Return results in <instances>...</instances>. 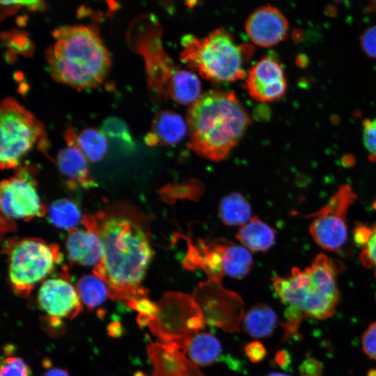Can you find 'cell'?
Listing matches in <instances>:
<instances>
[{"instance_id":"6da1fadb","label":"cell","mask_w":376,"mask_h":376,"mask_svg":"<svg viewBox=\"0 0 376 376\" xmlns=\"http://www.w3.org/2000/svg\"><path fill=\"white\" fill-rule=\"evenodd\" d=\"M97 218L104 244L101 261L93 267V274L107 285L109 296L125 301L147 297L141 286L152 257L148 230L142 224L125 216L106 215Z\"/></svg>"},{"instance_id":"7a4b0ae2","label":"cell","mask_w":376,"mask_h":376,"mask_svg":"<svg viewBox=\"0 0 376 376\" xmlns=\"http://www.w3.org/2000/svg\"><path fill=\"white\" fill-rule=\"evenodd\" d=\"M250 121L234 92L207 91L187 111L189 147L201 157L221 161L242 139Z\"/></svg>"},{"instance_id":"3957f363","label":"cell","mask_w":376,"mask_h":376,"mask_svg":"<svg viewBox=\"0 0 376 376\" xmlns=\"http://www.w3.org/2000/svg\"><path fill=\"white\" fill-rule=\"evenodd\" d=\"M52 36L54 42L45 58L55 80L79 89L95 87L104 80L110 55L95 26H63Z\"/></svg>"},{"instance_id":"277c9868","label":"cell","mask_w":376,"mask_h":376,"mask_svg":"<svg viewBox=\"0 0 376 376\" xmlns=\"http://www.w3.org/2000/svg\"><path fill=\"white\" fill-rule=\"evenodd\" d=\"M336 273L334 262L320 254L304 269L295 267L288 276L273 277V288L301 318L324 319L335 312L340 300Z\"/></svg>"},{"instance_id":"5b68a950","label":"cell","mask_w":376,"mask_h":376,"mask_svg":"<svg viewBox=\"0 0 376 376\" xmlns=\"http://www.w3.org/2000/svg\"><path fill=\"white\" fill-rule=\"evenodd\" d=\"M181 45V61L212 81H233L245 77L244 68L255 50L249 43L237 42L224 28L202 38L186 34Z\"/></svg>"},{"instance_id":"8992f818","label":"cell","mask_w":376,"mask_h":376,"mask_svg":"<svg viewBox=\"0 0 376 376\" xmlns=\"http://www.w3.org/2000/svg\"><path fill=\"white\" fill-rule=\"evenodd\" d=\"M8 254V276L17 295L28 296L34 286L60 264L63 256L56 244L38 238L10 241L5 245Z\"/></svg>"},{"instance_id":"52a82bcc","label":"cell","mask_w":376,"mask_h":376,"mask_svg":"<svg viewBox=\"0 0 376 376\" xmlns=\"http://www.w3.org/2000/svg\"><path fill=\"white\" fill-rule=\"evenodd\" d=\"M157 304L156 315L144 327L161 343L187 353L190 341L205 324L198 305L192 296L179 292H166Z\"/></svg>"},{"instance_id":"ba28073f","label":"cell","mask_w":376,"mask_h":376,"mask_svg":"<svg viewBox=\"0 0 376 376\" xmlns=\"http://www.w3.org/2000/svg\"><path fill=\"white\" fill-rule=\"evenodd\" d=\"M43 133V125L24 107L12 97L3 100L0 107L1 168L17 167Z\"/></svg>"},{"instance_id":"9c48e42d","label":"cell","mask_w":376,"mask_h":376,"mask_svg":"<svg viewBox=\"0 0 376 376\" xmlns=\"http://www.w3.org/2000/svg\"><path fill=\"white\" fill-rule=\"evenodd\" d=\"M192 297L200 308L205 324L233 333L240 330L244 316V304L235 292L224 288L220 281L201 283Z\"/></svg>"},{"instance_id":"30bf717a","label":"cell","mask_w":376,"mask_h":376,"mask_svg":"<svg viewBox=\"0 0 376 376\" xmlns=\"http://www.w3.org/2000/svg\"><path fill=\"white\" fill-rule=\"evenodd\" d=\"M246 255L244 248L226 240L189 244L184 265L188 269L201 267L209 279L221 281L223 276H236L244 267Z\"/></svg>"},{"instance_id":"8fae6325","label":"cell","mask_w":376,"mask_h":376,"mask_svg":"<svg viewBox=\"0 0 376 376\" xmlns=\"http://www.w3.org/2000/svg\"><path fill=\"white\" fill-rule=\"evenodd\" d=\"M356 196L349 185H342L328 203L313 214L310 233L322 249L338 251L347 235L346 214Z\"/></svg>"},{"instance_id":"7c38bea8","label":"cell","mask_w":376,"mask_h":376,"mask_svg":"<svg viewBox=\"0 0 376 376\" xmlns=\"http://www.w3.org/2000/svg\"><path fill=\"white\" fill-rule=\"evenodd\" d=\"M0 202L1 219L7 222L14 219L29 221L46 214L36 184L25 170L1 182Z\"/></svg>"},{"instance_id":"4fadbf2b","label":"cell","mask_w":376,"mask_h":376,"mask_svg":"<svg viewBox=\"0 0 376 376\" xmlns=\"http://www.w3.org/2000/svg\"><path fill=\"white\" fill-rule=\"evenodd\" d=\"M245 88L254 100L265 102L282 97L287 88L281 65L269 57H264L247 72Z\"/></svg>"},{"instance_id":"5bb4252c","label":"cell","mask_w":376,"mask_h":376,"mask_svg":"<svg viewBox=\"0 0 376 376\" xmlns=\"http://www.w3.org/2000/svg\"><path fill=\"white\" fill-rule=\"evenodd\" d=\"M38 301L54 321L73 318L81 310V299L77 289L63 277L45 280L39 289Z\"/></svg>"},{"instance_id":"9a60e30c","label":"cell","mask_w":376,"mask_h":376,"mask_svg":"<svg viewBox=\"0 0 376 376\" xmlns=\"http://www.w3.org/2000/svg\"><path fill=\"white\" fill-rule=\"evenodd\" d=\"M84 228L70 230L66 249L71 262L84 266H96L104 254V244L95 217L86 215L81 220Z\"/></svg>"},{"instance_id":"2e32d148","label":"cell","mask_w":376,"mask_h":376,"mask_svg":"<svg viewBox=\"0 0 376 376\" xmlns=\"http://www.w3.org/2000/svg\"><path fill=\"white\" fill-rule=\"evenodd\" d=\"M288 28L285 16L269 4L254 10L245 23L246 32L251 41L265 47L273 46L284 40Z\"/></svg>"},{"instance_id":"e0dca14e","label":"cell","mask_w":376,"mask_h":376,"mask_svg":"<svg viewBox=\"0 0 376 376\" xmlns=\"http://www.w3.org/2000/svg\"><path fill=\"white\" fill-rule=\"evenodd\" d=\"M65 139L67 146L58 152L57 165L68 185L73 189L96 187L97 183L88 169V160L79 148L77 136L71 127L66 130Z\"/></svg>"},{"instance_id":"ac0fdd59","label":"cell","mask_w":376,"mask_h":376,"mask_svg":"<svg viewBox=\"0 0 376 376\" xmlns=\"http://www.w3.org/2000/svg\"><path fill=\"white\" fill-rule=\"evenodd\" d=\"M147 353L153 367L151 376H206L185 352L172 345L153 343Z\"/></svg>"},{"instance_id":"d6986e66","label":"cell","mask_w":376,"mask_h":376,"mask_svg":"<svg viewBox=\"0 0 376 376\" xmlns=\"http://www.w3.org/2000/svg\"><path fill=\"white\" fill-rule=\"evenodd\" d=\"M187 128V122L179 114L173 111H162L155 116L145 141L150 146L174 145L183 139Z\"/></svg>"},{"instance_id":"ffe728a7","label":"cell","mask_w":376,"mask_h":376,"mask_svg":"<svg viewBox=\"0 0 376 376\" xmlns=\"http://www.w3.org/2000/svg\"><path fill=\"white\" fill-rule=\"evenodd\" d=\"M236 238L247 249L266 251L274 244L275 233L265 222L257 217H253L240 227Z\"/></svg>"},{"instance_id":"44dd1931","label":"cell","mask_w":376,"mask_h":376,"mask_svg":"<svg viewBox=\"0 0 376 376\" xmlns=\"http://www.w3.org/2000/svg\"><path fill=\"white\" fill-rule=\"evenodd\" d=\"M201 84L196 74L187 70L173 72L168 84V93L181 104H192L201 96Z\"/></svg>"},{"instance_id":"7402d4cb","label":"cell","mask_w":376,"mask_h":376,"mask_svg":"<svg viewBox=\"0 0 376 376\" xmlns=\"http://www.w3.org/2000/svg\"><path fill=\"white\" fill-rule=\"evenodd\" d=\"M278 322L274 311L264 304H258L244 314L242 327L253 338H266L272 334Z\"/></svg>"},{"instance_id":"603a6c76","label":"cell","mask_w":376,"mask_h":376,"mask_svg":"<svg viewBox=\"0 0 376 376\" xmlns=\"http://www.w3.org/2000/svg\"><path fill=\"white\" fill-rule=\"evenodd\" d=\"M221 345L212 334L202 332L190 341L187 352L189 358L197 366H205L214 363L221 354Z\"/></svg>"},{"instance_id":"cb8c5ba5","label":"cell","mask_w":376,"mask_h":376,"mask_svg":"<svg viewBox=\"0 0 376 376\" xmlns=\"http://www.w3.org/2000/svg\"><path fill=\"white\" fill-rule=\"evenodd\" d=\"M219 215L228 226H243L251 217V209L247 200L239 193H232L221 201Z\"/></svg>"},{"instance_id":"d4e9b609","label":"cell","mask_w":376,"mask_h":376,"mask_svg":"<svg viewBox=\"0 0 376 376\" xmlns=\"http://www.w3.org/2000/svg\"><path fill=\"white\" fill-rule=\"evenodd\" d=\"M77 290L82 302L90 308L99 306L109 296L107 285L94 274L82 276L77 281Z\"/></svg>"},{"instance_id":"484cf974","label":"cell","mask_w":376,"mask_h":376,"mask_svg":"<svg viewBox=\"0 0 376 376\" xmlns=\"http://www.w3.org/2000/svg\"><path fill=\"white\" fill-rule=\"evenodd\" d=\"M82 218L78 206L69 199L57 200L49 208V221L60 228H75Z\"/></svg>"},{"instance_id":"4316f807","label":"cell","mask_w":376,"mask_h":376,"mask_svg":"<svg viewBox=\"0 0 376 376\" xmlns=\"http://www.w3.org/2000/svg\"><path fill=\"white\" fill-rule=\"evenodd\" d=\"M77 143L87 159L92 162L101 160L105 155L108 142L101 130L86 128L77 136Z\"/></svg>"},{"instance_id":"83f0119b","label":"cell","mask_w":376,"mask_h":376,"mask_svg":"<svg viewBox=\"0 0 376 376\" xmlns=\"http://www.w3.org/2000/svg\"><path fill=\"white\" fill-rule=\"evenodd\" d=\"M354 240L363 249L360 256L362 264L376 269V223L372 228L362 225L356 228Z\"/></svg>"},{"instance_id":"f1b7e54d","label":"cell","mask_w":376,"mask_h":376,"mask_svg":"<svg viewBox=\"0 0 376 376\" xmlns=\"http://www.w3.org/2000/svg\"><path fill=\"white\" fill-rule=\"evenodd\" d=\"M101 131L107 137L120 144L123 148L132 150L134 142L125 123L117 117L106 118L101 125Z\"/></svg>"},{"instance_id":"f546056e","label":"cell","mask_w":376,"mask_h":376,"mask_svg":"<svg viewBox=\"0 0 376 376\" xmlns=\"http://www.w3.org/2000/svg\"><path fill=\"white\" fill-rule=\"evenodd\" d=\"M30 374L28 365L19 357L9 356L2 361L0 376H29Z\"/></svg>"},{"instance_id":"4dcf8cb0","label":"cell","mask_w":376,"mask_h":376,"mask_svg":"<svg viewBox=\"0 0 376 376\" xmlns=\"http://www.w3.org/2000/svg\"><path fill=\"white\" fill-rule=\"evenodd\" d=\"M361 345L366 354L376 360V322L371 323L363 332Z\"/></svg>"},{"instance_id":"1f68e13d","label":"cell","mask_w":376,"mask_h":376,"mask_svg":"<svg viewBox=\"0 0 376 376\" xmlns=\"http://www.w3.org/2000/svg\"><path fill=\"white\" fill-rule=\"evenodd\" d=\"M363 141L367 150L376 157V127L370 120L363 122Z\"/></svg>"},{"instance_id":"d6a6232c","label":"cell","mask_w":376,"mask_h":376,"mask_svg":"<svg viewBox=\"0 0 376 376\" xmlns=\"http://www.w3.org/2000/svg\"><path fill=\"white\" fill-rule=\"evenodd\" d=\"M361 45L368 56L376 58V25L364 31L361 37Z\"/></svg>"},{"instance_id":"836d02e7","label":"cell","mask_w":376,"mask_h":376,"mask_svg":"<svg viewBox=\"0 0 376 376\" xmlns=\"http://www.w3.org/2000/svg\"><path fill=\"white\" fill-rule=\"evenodd\" d=\"M301 376H321L323 373V365L315 358L304 360L299 366Z\"/></svg>"},{"instance_id":"e575fe53","label":"cell","mask_w":376,"mask_h":376,"mask_svg":"<svg viewBox=\"0 0 376 376\" xmlns=\"http://www.w3.org/2000/svg\"><path fill=\"white\" fill-rule=\"evenodd\" d=\"M245 354L253 363L261 361L266 356V349L259 341H252L244 347Z\"/></svg>"},{"instance_id":"d590c367","label":"cell","mask_w":376,"mask_h":376,"mask_svg":"<svg viewBox=\"0 0 376 376\" xmlns=\"http://www.w3.org/2000/svg\"><path fill=\"white\" fill-rule=\"evenodd\" d=\"M274 361L278 366L287 368L290 363V354L285 350H279L276 353Z\"/></svg>"},{"instance_id":"8d00e7d4","label":"cell","mask_w":376,"mask_h":376,"mask_svg":"<svg viewBox=\"0 0 376 376\" xmlns=\"http://www.w3.org/2000/svg\"><path fill=\"white\" fill-rule=\"evenodd\" d=\"M43 376H69V375L65 370L54 368L47 370Z\"/></svg>"},{"instance_id":"74e56055","label":"cell","mask_w":376,"mask_h":376,"mask_svg":"<svg viewBox=\"0 0 376 376\" xmlns=\"http://www.w3.org/2000/svg\"><path fill=\"white\" fill-rule=\"evenodd\" d=\"M266 376H292L291 375L286 374V373H272Z\"/></svg>"},{"instance_id":"f35d334b","label":"cell","mask_w":376,"mask_h":376,"mask_svg":"<svg viewBox=\"0 0 376 376\" xmlns=\"http://www.w3.org/2000/svg\"><path fill=\"white\" fill-rule=\"evenodd\" d=\"M368 376H376V370L371 369L368 373Z\"/></svg>"},{"instance_id":"ab89813d","label":"cell","mask_w":376,"mask_h":376,"mask_svg":"<svg viewBox=\"0 0 376 376\" xmlns=\"http://www.w3.org/2000/svg\"><path fill=\"white\" fill-rule=\"evenodd\" d=\"M373 125L376 127V118L372 120Z\"/></svg>"}]
</instances>
